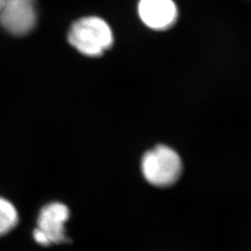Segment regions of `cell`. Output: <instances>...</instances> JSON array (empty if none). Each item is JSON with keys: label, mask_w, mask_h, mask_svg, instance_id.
I'll return each mask as SVG.
<instances>
[{"label": "cell", "mask_w": 251, "mask_h": 251, "mask_svg": "<svg viewBox=\"0 0 251 251\" xmlns=\"http://www.w3.org/2000/svg\"><path fill=\"white\" fill-rule=\"evenodd\" d=\"M68 207L63 203L53 202L42 207L34 230V239L41 246L62 244L70 240L65 234V223L69 219Z\"/></svg>", "instance_id": "277c9868"}, {"label": "cell", "mask_w": 251, "mask_h": 251, "mask_svg": "<svg viewBox=\"0 0 251 251\" xmlns=\"http://www.w3.org/2000/svg\"><path fill=\"white\" fill-rule=\"evenodd\" d=\"M3 1H4V0H0V2H1V4H2V2H3Z\"/></svg>", "instance_id": "52a82bcc"}, {"label": "cell", "mask_w": 251, "mask_h": 251, "mask_svg": "<svg viewBox=\"0 0 251 251\" xmlns=\"http://www.w3.org/2000/svg\"><path fill=\"white\" fill-rule=\"evenodd\" d=\"M142 171L150 184L156 187H169L179 179L182 163L173 149L166 145H157L144 154Z\"/></svg>", "instance_id": "7a4b0ae2"}, {"label": "cell", "mask_w": 251, "mask_h": 251, "mask_svg": "<svg viewBox=\"0 0 251 251\" xmlns=\"http://www.w3.org/2000/svg\"><path fill=\"white\" fill-rule=\"evenodd\" d=\"M37 22V0H4L0 6V26L10 36L31 34Z\"/></svg>", "instance_id": "3957f363"}, {"label": "cell", "mask_w": 251, "mask_h": 251, "mask_svg": "<svg viewBox=\"0 0 251 251\" xmlns=\"http://www.w3.org/2000/svg\"><path fill=\"white\" fill-rule=\"evenodd\" d=\"M0 6H1V2H0Z\"/></svg>", "instance_id": "ba28073f"}, {"label": "cell", "mask_w": 251, "mask_h": 251, "mask_svg": "<svg viewBox=\"0 0 251 251\" xmlns=\"http://www.w3.org/2000/svg\"><path fill=\"white\" fill-rule=\"evenodd\" d=\"M17 209L9 201L0 198V236L9 233L18 225Z\"/></svg>", "instance_id": "8992f818"}, {"label": "cell", "mask_w": 251, "mask_h": 251, "mask_svg": "<svg viewBox=\"0 0 251 251\" xmlns=\"http://www.w3.org/2000/svg\"><path fill=\"white\" fill-rule=\"evenodd\" d=\"M138 12L144 25L156 31L170 29L178 19V8L173 0H140Z\"/></svg>", "instance_id": "5b68a950"}, {"label": "cell", "mask_w": 251, "mask_h": 251, "mask_svg": "<svg viewBox=\"0 0 251 251\" xmlns=\"http://www.w3.org/2000/svg\"><path fill=\"white\" fill-rule=\"evenodd\" d=\"M68 42L78 52L100 57L114 43L111 27L100 17L89 16L75 21L68 31Z\"/></svg>", "instance_id": "6da1fadb"}]
</instances>
